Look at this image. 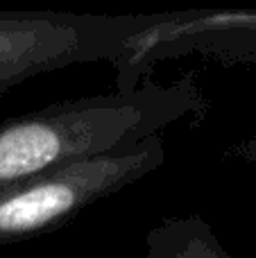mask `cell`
<instances>
[{"label":"cell","mask_w":256,"mask_h":258,"mask_svg":"<svg viewBox=\"0 0 256 258\" xmlns=\"http://www.w3.org/2000/svg\"><path fill=\"white\" fill-rule=\"evenodd\" d=\"M207 100L193 75L143 80L132 91L63 100L0 122V188L89 156L139 145L181 122H198Z\"/></svg>","instance_id":"cell-1"},{"label":"cell","mask_w":256,"mask_h":258,"mask_svg":"<svg viewBox=\"0 0 256 258\" xmlns=\"http://www.w3.org/2000/svg\"><path fill=\"white\" fill-rule=\"evenodd\" d=\"M166 163V141L89 156L0 188V245L30 240L68 224L84 209L136 183Z\"/></svg>","instance_id":"cell-2"},{"label":"cell","mask_w":256,"mask_h":258,"mask_svg":"<svg viewBox=\"0 0 256 258\" xmlns=\"http://www.w3.org/2000/svg\"><path fill=\"white\" fill-rule=\"evenodd\" d=\"M148 16L0 12V100L21 82L68 66L116 61Z\"/></svg>","instance_id":"cell-3"},{"label":"cell","mask_w":256,"mask_h":258,"mask_svg":"<svg viewBox=\"0 0 256 258\" xmlns=\"http://www.w3.org/2000/svg\"><path fill=\"white\" fill-rule=\"evenodd\" d=\"M202 54L225 63L256 61V9H188L150 14L113 61L116 91H132L159 61Z\"/></svg>","instance_id":"cell-4"},{"label":"cell","mask_w":256,"mask_h":258,"mask_svg":"<svg viewBox=\"0 0 256 258\" xmlns=\"http://www.w3.org/2000/svg\"><path fill=\"white\" fill-rule=\"evenodd\" d=\"M143 258H234L200 215L163 218L145 236Z\"/></svg>","instance_id":"cell-5"},{"label":"cell","mask_w":256,"mask_h":258,"mask_svg":"<svg viewBox=\"0 0 256 258\" xmlns=\"http://www.w3.org/2000/svg\"><path fill=\"white\" fill-rule=\"evenodd\" d=\"M231 154H236V156H240V159L256 163V138L240 143V145H234V147H231Z\"/></svg>","instance_id":"cell-6"}]
</instances>
